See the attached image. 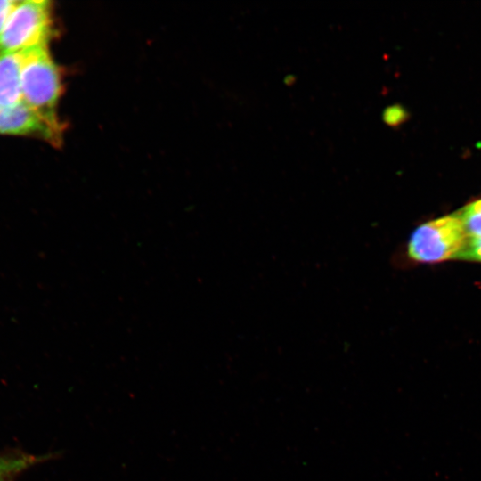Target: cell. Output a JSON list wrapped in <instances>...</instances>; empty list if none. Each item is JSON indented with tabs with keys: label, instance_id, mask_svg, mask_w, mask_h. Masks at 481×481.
Instances as JSON below:
<instances>
[{
	"label": "cell",
	"instance_id": "7a4b0ae2",
	"mask_svg": "<svg viewBox=\"0 0 481 481\" xmlns=\"http://www.w3.org/2000/svg\"><path fill=\"white\" fill-rule=\"evenodd\" d=\"M469 237L454 213L423 223L411 234L406 256L414 262L434 264L459 258Z\"/></svg>",
	"mask_w": 481,
	"mask_h": 481
},
{
	"label": "cell",
	"instance_id": "6da1fadb",
	"mask_svg": "<svg viewBox=\"0 0 481 481\" xmlns=\"http://www.w3.org/2000/svg\"><path fill=\"white\" fill-rule=\"evenodd\" d=\"M20 53L22 102L61 131L57 116L62 92L61 77L48 45L34 46Z\"/></svg>",
	"mask_w": 481,
	"mask_h": 481
},
{
	"label": "cell",
	"instance_id": "52a82bcc",
	"mask_svg": "<svg viewBox=\"0 0 481 481\" xmlns=\"http://www.w3.org/2000/svg\"><path fill=\"white\" fill-rule=\"evenodd\" d=\"M459 259L481 263V238H469Z\"/></svg>",
	"mask_w": 481,
	"mask_h": 481
},
{
	"label": "cell",
	"instance_id": "ba28073f",
	"mask_svg": "<svg viewBox=\"0 0 481 481\" xmlns=\"http://www.w3.org/2000/svg\"><path fill=\"white\" fill-rule=\"evenodd\" d=\"M18 2L15 0H0V37Z\"/></svg>",
	"mask_w": 481,
	"mask_h": 481
},
{
	"label": "cell",
	"instance_id": "3957f363",
	"mask_svg": "<svg viewBox=\"0 0 481 481\" xmlns=\"http://www.w3.org/2000/svg\"><path fill=\"white\" fill-rule=\"evenodd\" d=\"M53 36L52 3L19 1L0 37V53L20 52L48 45Z\"/></svg>",
	"mask_w": 481,
	"mask_h": 481
},
{
	"label": "cell",
	"instance_id": "8992f818",
	"mask_svg": "<svg viewBox=\"0 0 481 481\" xmlns=\"http://www.w3.org/2000/svg\"><path fill=\"white\" fill-rule=\"evenodd\" d=\"M456 214L469 238H481V199L469 203Z\"/></svg>",
	"mask_w": 481,
	"mask_h": 481
},
{
	"label": "cell",
	"instance_id": "5b68a950",
	"mask_svg": "<svg viewBox=\"0 0 481 481\" xmlns=\"http://www.w3.org/2000/svg\"><path fill=\"white\" fill-rule=\"evenodd\" d=\"M21 102V53H0V104L11 107Z\"/></svg>",
	"mask_w": 481,
	"mask_h": 481
},
{
	"label": "cell",
	"instance_id": "277c9868",
	"mask_svg": "<svg viewBox=\"0 0 481 481\" xmlns=\"http://www.w3.org/2000/svg\"><path fill=\"white\" fill-rule=\"evenodd\" d=\"M0 135L36 137L56 145L61 131L21 102L11 107L0 104Z\"/></svg>",
	"mask_w": 481,
	"mask_h": 481
}]
</instances>
